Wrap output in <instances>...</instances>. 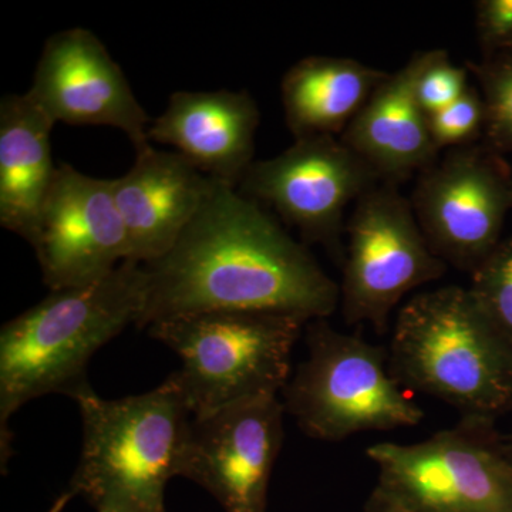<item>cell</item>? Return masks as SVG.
I'll list each match as a JSON object with an SVG mask.
<instances>
[{
    "label": "cell",
    "instance_id": "cell-1",
    "mask_svg": "<svg viewBox=\"0 0 512 512\" xmlns=\"http://www.w3.org/2000/svg\"><path fill=\"white\" fill-rule=\"evenodd\" d=\"M146 298L138 328L214 311L326 319L340 286L309 249L238 188L215 180L173 248L143 265Z\"/></svg>",
    "mask_w": 512,
    "mask_h": 512
},
{
    "label": "cell",
    "instance_id": "cell-2",
    "mask_svg": "<svg viewBox=\"0 0 512 512\" xmlns=\"http://www.w3.org/2000/svg\"><path fill=\"white\" fill-rule=\"evenodd\" d=\"M146 298L143 264L124 261L99 281L50 292L0 332V453L10 454L9 420L46 394L72 397L86 386L97 350L137 325Z\"/></svg>",
    "mask_w": 512,
    "mask_h": 512
},
{
    "label": "cell",
    "instance_id": "cell-3",
    "mask_svg": "<svg viewBox=\"0 0 512 512\" xmlns=\"http://www.w3.org/2000/svg\"><path fill=\"white\" fill-rule=\"evenodd\" d=\"M72 399L82 414V456L52 512L76 495L97 512H167L165 488L181 476L192 421L173 377L151 392L116 400L86 384Z\"/></svg>",
    "mask_w": 512,
    "mask_h": 512
},
{
    "label": "cell",
    "instance_id": "cell-4",
    "mask_svg": "<svg viewBox=\"0 0 512 512\" xmlns=\"http://www.w3.org/2000/svg\"><path fill=\"white\" fill-rule=\"evenodd\" d=\"M389 359L397 382L443 400L463 416L495 420L512 410V343L468 288L443 286L404 303Z\"/></svg>",
    "mask_w": 512,
    "mask_h": 512
},
{
    "label": "cell",
    "instance_id": "cell-5",
    "mask_svg": "<svg viewBox=\"0 0 512 512\" xmlns=\"http://www.w3.org/2000/svg\"><path fill=\"white\" fill-rule=\"evenodd\" d=\"M308 323L281 313L214 311L160 320L148 328L183 362L171 377L192 417H201L284 390L293 346Z\"/></svg>",
    "mask_w": 512,
    "mask_h": 512
},
{
    "label": "cell",
    "instance_id": "cell-6",
    "mask_svg": "<svg viewBox=\"0 0 512 512\" xmlns=\"http://www.w3.org/2000/svg\"><path fill=\"white\" fill-rule=\"evenodd\" d=\"M306 343L308 359L282 392L285 412L312 439L342 441L363 431L417 426L424 419L394 379L389 349L338 332L325 319L306 325Z\"/></svg>",
    "mask_w": 512,
    "mask_h": 512
},
{
    "label": "cell",
    "instance_id": "cell-7",
    "mask_svg": "<svg viewBox=\"0 0 512 512\" xmlns=\"http://www.w3.org/2000/svg\"><path fill=\"white\" fill-rule=\"evenodd\" d=\"M376 487L417 512H512V460L495 420L463 416L414 444L366 450Z\"/></svg>",
    "mask_w": 512,
    "mask_h": 512
},
{
    "label": "cell",
    "instance_id": "cell-8",
    "mask_svg": "<svg viewBox=\"0 0 512 512\" xmlns=\"http://www.w3.org/2000/svg\"><path fill=\"white\" fill-rule=\"evenodd\" d=\"M340 302L350 325L384 333L407 293L437 281L448 265L421 231L412 201L397 185L380 183L356 201L346 222Z\"/></svg>",
    "mask_w": 512,
    "mask_h": 512
},
{
    "label": "cell",
    "instance_id": "cell-9",
    "mask_svg": "<svg viewBox=\"0 0 512 512\" xmlns=\"http://www.w3.org/2000/svg\"><path fill=\"white\" fill-rule=\"evenodd\" d=\"M382 183L340 137L299 138L268 160L251 164L238 191L298 229L303 241L322 245L340 264L345 256V212Z\"/></svg>",
    "mask_w": 512,
    "mask_h": 512
},
{
    "label": "cell",
    "instance_id": "cell-10",
    "mask_svg": "<svg viewBox=\"0 0 512 512\" xmlns=\"http://www.w3.org/2000/svg\"><path fill=\"white\" fill-rule=\"evenodd\" d=\"M410 201L434 254L473 274L501 242L512 174L488 146L456 148L420 174Z\"/></svg>",
    "mask_w": 512,
    "mask_h": 512
},
{
    "label": "cell",
    "instance_id": "cell-11",
    "mask_svg": "<svg viewBox=\"0 0 512 512\" xmlns=\"http://www.w3.org/2000/svg\"><path fill=\"white\" fill-rule=\"evenodd\" d=\"M284 414L278 394L269 393L192 417L181 477L204 487L227 512H266Z\"/></svg>",
    "mask_w": 512,
    "mask_h": 512
},
{
    "label": "cell",
    "instance_id": "cell-12",
    "mask_svg": "<svg viewBox=\"0 0 512 512\" xmlns=\"http://www.w3.org/2000/svg\"><path fill=\"white\" fill-rule=\"evenodd\" d=\"M30 245L50 291L92 284L128 261L113 180L60 164Z\"/></svg>",
    "mask_w": 512,
    "mask_h": 512
},
{
    "label": "cell",
    "instance_id": "cell-13",
    "mask_svg": "<svg viewBox=\"0 0 512 512\" xmlns=\"http://www.w3.org/2000/svg\"><path fill=\"white\" fill-rule=\"evenodd\" d=\"M28 94L55 124L119 128L136 153L151 146L147 111L90 30L66 29L46 40Z\"/></svg>",
    "mask_w": 512,
    "mask_h": 512
},
{
    "label": "cell",
    "instance_id": "cell-14",
    "mask_svg": "<svg viewBox=\"0 0 512 512\" xmlns=\"http://www.w3.org/2000/svg\"><path fill=\"white\" fill-rule=\"evenodd\" d=\"M214 181L177 151L148 146L113 180L130 259L148 264L167 254L198 214Z\"/></svg>",
    "mask_w": 512,
    "mask_h": 512
},
{
    "label": "cell",
    "instance_id": "cell-15",
    "mask_svg": "<svg viewBox=\"0 0 512 512\" xmlns=\"http://www.w3.org/2000/svg\"><path fill=\"white\" fill-rule=\"evenodd\" d=\"M258 104L248 90L175 92L148 127V141L167 144L195 168L238 188L254 163Z\"/></svg>",
    "mask_w": 512,
    "mask_h": 512
},
{
    "label": "cell",
    "instance_id": "cell-16",
    "mask_svg": "<svg viewBox=\"0 0 512 512\" xmlns=\"http://www.w3.org/2000/svg\"><path fill=\"white\" fill-rule=\"evenodd\" d=\"M436 49L416 53L375 90L340 140L362 158L382 183L399 185L439 160L429 116L417 99L421 72Z\"/></svg>",
    "mask_w": 512,
    "mask_h": 512
},
{
    "label": "cell",
    "instance_id": "cell-17",
    "mask_svg": "<svg viewBox=\"0 0 512 512\" xmlns=\"http://www.w3.org/2000/svg\"><path fill=\"white\" fill-rule=\"evenodd\" d=\"M53 127L28 93L0 100V225L29 244L59 168Z\"/></svg>",
    "mask_w": 512,
    "mask_h": 512
},
{
    "label": "cell",
    "instance_id": "cell-18",
    "mask_svg": "<svg viewBox=\"0 0 512 512\" xmlns=\"http://www.w3.org/2000/svg\"><path fill=\"white\" fill-rule=\"evenodd\" d=\"M387 74L350 57L309 56L293 64L281 82L293 138L342 137Z\"/></svg>",
    "mask_w": 512,
    "mask_h": 512
},
{
    "label": "cell",
    "instance_id": "cell-19",
    "mask_svg": "<svg viewBox=\"0 0 512 512\" xmlns=\"http://www.w3.org/2000/svg\"><path fill=\"white\" fill-rule=\"evenodd\" d=\"M485 103L484 136L495 153L512 151V50L480 63H467Z\"/></svg>",
    "mask_w": 512,
    "mask_h": 512
},
{
    "label": "cell",
    "instance_id": "cell-20",
    "mask_svg": "<svg viewBox=\"0 0 512 512\" xmlns=\"http://www.w3.org/2000/svg\"><path fill=\"white\" fill-rule=\"evenodd\" d=\"M468 291L495 329L512 343V237L501 241L471 274Z\"/></svg>",
    "mask_w": 512,
    "mask_h": 512
},
{
    "label": "cell",
    "instance_id": "cell-21",
    "mask_svg": "<svg viewBox=\"0 0 512 512\" xmlns=\"http://www.w3.org/2000/svg\"><path fill=\"white\" fill-rule=\"evenodd\" d=\"M431 140L437 151L473 146L485 130V103L480 89L470 84L467 92L429 117Z\"/></svg>",
    "mask_w": 512,
    "mask_h": 512
},
{
    "label": "cell",
    "instance_id": "cell-22",
    "mask_svg": "<svg viewBox=\"0 0 512 512\" xmlns=\"http://www.w3.org/2000/svg\"><path fill=\"white\" fill-rule=\"evenodd\" d=\"M468 73L451 62L447 50L436 49L417 82V99L424 113L430 117L456 103L470 87Z\"/></svg>",
    "mask_w": 512,
    "mask_h": 512
},
{
    "label": "cell",
    "instance_id": "cell-23",
    "mask_svg": "<svg viewBox=\"0 0 512 512\" xmlns=\"http://www.w3.org/2000/svg\"><path fill=\"white\" fill-rule=\"evenodd\" d=\"M477 29L481 43L491 53L512 50V0L478 2Z\"/></svg>",
    "mask_w": 512,
    "mask_h": 512
},
{
    "label": "cell",
    "instance_id": "cell-24",
    "mask_svg": "<svg viewBox=\"0 0 512 512\" xmlns=\"http://www.w3.org/2000/svg\"><path fill=\"white\" fill-rule=\"evenodd\" d=\"M365 510L366 512H417L406 507V505L400 504L399 501L394 500L379 487H376L370 494Z\"/></svg>",
    "mask_w": 512,
    "mask_h": 512
},
{
    "label": "cell",
    "instance_id": "cell-25",
    "mask_svg": "<svg viewBox=\"0 0 512 512\" xmlns=\"http://www.w3.org/2000/svg\"><path fill=\"white\" fill-rule=\"evenodd\" d=\"M508 453H510V457L512 460V434L510 439L507 440Z\"/></svg>",
    "mask_w": 512,
    "mask_h": 512
}]
</instances>
